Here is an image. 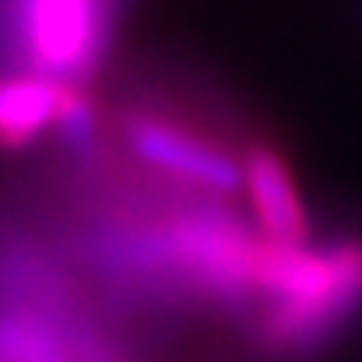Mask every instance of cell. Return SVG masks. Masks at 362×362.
I'll use <instances>...</instances> for the list:
<instances>
[{"instance_id": "6da1fadb", "label": "cell", "mask_w": 362, "mask_h": 362, "mask_svg": "<svg viewBox=\"0 0 362 362\" xmlns=\"http://www.w3.org/2000/svg\"><path fill=\"white\" fill-rule=\"evenodd\" d=\"M253 341L271 362L324 356L362 313V240L271 246L253 260Z\"/></svg>"}, {"instance_id": "7a4b0ae2", "label": "cell", "mask_w": 362, "mask_h": 362, "mask_svg": "<svg viewBox=\"0 0 362 362\" xmlns=\"http://www.w3.org/2000/svg\"><path fill=\"white\" fill-rule=\"evenodd\" d=\"M110 14L113 0H21V28L39 74L64 85L92 74L110 35Z\"/></svg>"}, {"instance_id": "3957f363", "label": "cell", "mask_w": 362, "mask_h": 362, "mask_svg": "<svg viewBox=\"0 0 362 362\" xmlns=\"http://www.w3.org/2000/svg\"><path fill=\"white\" fill-rule=\"evenodd\" d=\"M127 144L144 165L194 187L197 194L211 197L243 194L240 155L226 151L218 141H208L197 130L165 123L158 117H130Z\"/></svg>"}, {"instance_id": "277c9868", "label": "cell", "mask_w": 362, "mask_h": 362, "mask_svg": "<svg viewBox=\"0 0 362 362\" xmlns=\"http://www.w3.org/2000/svg\"><path fill=\"white\" fill-rule=\"evenodd\" d=\"M243 190L253 208L260 240L271 246H299L310 240V218L285 158L267 144H246L240 155Z\"/></svg>"}, {"instance_id": "5b68a950", "label": "cell", "mask_w": 362, "mask_h": 362, "mask_svg": "<svg viewBox=\"0 0 362 362\" xmlns=\"http://www.w3.org/2000/svg\"><path fill=\"white\" fill-rule=\"evenodd\" d=\"M64 88V81L46 74L0 78V144L25 148L46 127H53Z\"/></svg>"}, {"instance_id": "8992f818", "label": "cell", "mask_w": 362, "mask_h": 362, "mask_svg": "<svg viewBox=\"0 0 362 362\" xmlns=\"http://www.w3.org/2000/svg\"><path fill=\"white\" fill-rule=\"evenodd\" d=\"M53 127L60 130V137H64L71 148H81V151H85V148L95 144V134H99L95 106H92V99H88L78 85H67V88H64Z\"/></svg>"}, {"instance_id": "52a82bcc", "label": "cell", "mask_w": 362, "mask_h": 362, "mask_svg": "<svg viewBox=\"0 0 362 362\" xmlns=\"http://www.w3.org/2000/svg\"><path fill=\"white\" fill-rule=\"evenodd\" d=\"M359 21H362V7H359Z\"/></svg>"}]
</instances>
